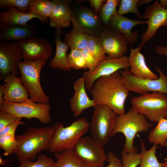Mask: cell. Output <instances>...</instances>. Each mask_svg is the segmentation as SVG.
I'll use <instances>...</instances> for the list:
<instances>
[{
  "instance_id": "cell-9",
  "label": "cell",
  "mask_w": 167,
  "mask_h": 167,
  "mask_svg": "<svg viewBox=\"0 0 167 167\" xmlns=\"http://www.w3.org/2000/svg\"><path fill=\"white\" fill-rule=\"evenodd\" d=\"M49 104L34 102L31 98L19 103L3 100L0 110L9 113L16 118H35L44 124L51 121Z\"/></svg>"
},
{
  "instance_id": "cell-47",
  "label": "cell",
  "mask_w": 167,
  "mask_h": 167,
  "mask_svg": "<svg viewBox=\"0 0 167 167\" xmlns=\"http://www.w3.org/2000/svg\"><path fill=\"white\" fill-rule=\"evenodd\" d=\"M159 2L165 8L167 7V0H161Z\"/></svg>"
},
{
  "instance_id": "cell-41",
  "label": "cell",
  "mask_w": 167,
  "mask_h": 167,
  "mask_svg": "<svg viewBox=\"0 0 167 167\" xmlns=\"http://www.w3.org/2000/svg\"><path fill=\"white\" fill-rule=\"evenodd\" d=\"M106 156L107 161L109 162L106 167H123L122 161L113 152H108Z\"/></svg>"
},
{
  "instance_id": "cell-40",
  "label": "cell",
  "mask_w": 167,
  "mask_h": 167,
  "mask_svg": "<svg viewBox=\"0 0 167 167\" xmlns=\"http://www.w3.org/2000/svg\"><path fill=\"white\" fill-rule=\"evenodd\" d=\"M22 118H18L13 123L9 125L0 131V136L10 135L15 136V134L17 127L21 125L25 124V123L21 120Z\"/></svg>"
},
{
  "instance_id": "cell-20",
  "label": "cell",
  "mask_w": 167,
  "mask_h": 167,
  "mask_svg": "<svg viewBox=\"0 0 167 167\" xmlns=\"http://www.w3.org/2000/svg\"><path fill=\"white\" fill-rule=\"evenodd\" d=\"M139 46L130 49L129 57L130 72L135 77L142 79H156L158 76L147 66L144 56L140 52Z\"/></svg>"
},
{
  "instance_id": "cell-42",
  "label": "cell",
  "mask_w": 167,
  "mask_h": 167,
  "mask_svg": "<svg viewBox=\"0 0 167 167\" xmlns=\"http://www.w3.org/2000/svg\"><path fill=\"white\" fill-rule=\"evenodd\" d=\"M91 6L95 12L99 15L102 6L104 2H106L105 0H89L88 1Z\"/></svg>"
},
{
  "instance_id": "cell-44",
  "label": "cell",
  "mask_w": 167,
  "mask_h": 167,
  "mask_svg": "<svg viewBox=\"0 0 167 167\" xmlns=\"http://www.w3.org/2000/svg\"><path fill=\"white\" fill-rule=\"evenodd\" d=\"M5 83L0 86V106L2 105L4 100L3 96L5 93Z\"/></svg>"
},
{
  "instance_id": "cell-35",
  "label": "cell",
  "mask_w": 167,
  "mask_h": 167,
  "mask_svg": "<svg viewBox=\"0 0 167 167\" xmlns=\"http://www.w3.org/2000/svg\"><path fill=\"white\" fill-rule=\"evenodd\" d=\"M17 145L15 136L10 135L0 136V147L4 151L3 154L4 156H6L15 153Z\"/></svg>"
},
{
  "instance_id": "cell-8",
  "label": "cell",
  "mask_w": 167,
  "mask_h": 167,
  "mask_svg": "<svg viewBox=\"0 0 167 167\" xmlns=\"http://www.w3.org/2000/svg\"><path fill=\"white\" fill-rule=\"evenodd\" d=\"M131 102L134 110L152 122H158L164 118L167 110V96L161 92L134 96Z\"/></svg>"
},
{
  "instance_id": "cell-28",
  "label": "cell",
  "mask_w": 167,
  "mask_h": 167,
  "mask_svg": "<svg viewBox=\"0 0 167 167\" xmlns=\"http://www.w3.org/2000/svg\"><path fill=\"white\" fill-rule=\"evenodd\" d=\"M58 0H32L28 8V12L41 16L45 20L49 17Z\"/></svg>"
},
{
  "instance_id": "cell-1",
  "label": "cell",
  "mask_w": 167,
  "mask_h": 167,
  "mask_svg": "<svg viewBox=\"0 0 167 167\" xmlns=\"http://www.w3.org/2000/svg\"><path fill=\"white\" fill-rule=\"evenodd\" d=\"M90 92L96 104L109 106L118 115L126 113L124 105L129 96V91L119 71L98 78Z\"/></svg>"
},
{
  "instance_id": "cell-4",
  "label": "cell",
  "mask_w": 167,
  "mask_h": 167,
  "mask_svg": "<svg viewBox=\"0 0 167 167\" xmlns=\"http://www.w3.org/2000/svg\"><path fill=\"white\" fill-rule=\"evenodd\" d=\"M152 126L144 115L137 113L131 108L127 112L117 115L113 136L118 133H122L125 137V142L122 151L130 152L136 148L133 143L136 134L139 132L148 131Z\"/></svg>"
},
{
  "instance_id": "cell-6",
  "label": "cell",
  "mask_w": 167,
  "mask_h": 167,
  "mask_svg": "<svg viewBox=\"0 0 167 167\" xmlns=\"http://www.w3.org/2000/svg\"><path fill=\"white\" fill-rule=\"evenodd\" d=\"M89 130L91 136L104 147L113 136L117 114L109 106L97 104L94 107Z\"/></svg>"
},
{
  "instance_id": "cell-2",
  "label": "cell",
  "mask_w": 167,
  "mask_h": 167,
  "mask_svg": "<svg viewBox=\"0 0 167 167\" xmlns=\"http://www.w3.org/2000/svg\"><path fill=\"white\" fill-rule=\"evenodd\" d=\"M55 131L54 126L29 127L23 134L15 136L17 145L15 154L18 161H32L42 150L48 151Z\"/></svg>"
},
{
  "instance_id": "cell-43",
  "label": "cell",
  "mask_w": 167,
  "mask_h": 167,
  "mask_svg": "<svg viewBox=\"0 0 167 167\" xmlns=\"http://www.w3.org/2000/svg\"><path fill=\"white\" fill-rule=\"evenodd\" d=\"M156 51L159 54L164 55L167 57V46H158L156 49Z\"/></svg>"
},
{
  "instance_id": "cell-11",
  "label": "cell",
  "mask_w": 167,
  "mask_h": 167,
  "mask_svg": "<svg viewBox=\"0 0 167 167\" xmlns=\"http://www.w3.org/2000/svg\"><path fill=\"white\" fill-rule=\"evenodd\" d=\"M160 75L156 79H144L137 77L129 70H121L119 72L121 75L123 83L129 91L141 94L149 92H159L167 95V75L159 68L155 66Z\"/></svg>"
},
{
  "instance_id": "cell-24",
  "label": "cell",
  "mask_w": 167,
  "mask_h": 167,
  "mask_svg": "<svg viewBox=\"0 0 167 167\" xmlns=\"http://www.w3.org/2000/svg\"><path fill=\"white\" fill-rule=\"evenodd\" d=\"M56 42V51L54 57L51 60L50 66L53 69H58L64 71H70L67 52L70 48L64 41H62L58 33Z\"/></svg>"
},
{
  "instance_id": "cell-14",
  "label": "cell",
  "mask_w": 167,
  "mask_h": 167,
  "mask_svg": "<svg viewBox=\"0 0 167 167\" xmlns=\"http://www.w3.org/2000/svg\"><path fill=\"white\" fill-rule=\"evenodd\" d=\"M108 58H118L124 56L128 44L122 34L110 28H105L97 37Z\"/></svg>"
},
{
  "instance_id": "cell-37",
  "label": "cell",
  "mask_w": 167,
  "mask_h": 167,
  "mask_svg": "<svg viewBox=\"0 0 167 167\" xmlns=\"http://www.w3.org/2000/svg\"><path fill=\"white\" fill-rule=\"evenodd\" d=\"M32 0H0V8L2 9L12 7L17 8L23 12H28V8Z\"/></svg>"
},
{
  "instance_id": "cell-30",
  "label": "cell",
  "mask_w": 167,
  "mask_h": 167,
  "mask_svg": "<svg viewBox=\"0 0 167 167\" xmlns=\"http://www.w3.org/2000/svg\"><path fill=\"white\" fill-rule=\"evenodd\" d=\"M103 4L98 15L104 28L108 27L111 18L117 14V7L120 4L119 0H107Z\"/></svg>"
},
{
  "instance_id": "cell-5",
  "label": "cell",
  "mask_w": 167,
  "mask_h": 167,
  "mask_svg": "<svg viewBox=\"0 0 167 167\" xmlns=\"http://www.w3.org/2000/svg\"><path fill=\"white\" fill-rule=\"evenodd\" d=\"M47 62L43 59L21 61L18 68L20 81L28 89L30 98L36 102L49 104V98L42 90L40 79L41 70Z\"/></svg>"
},
{
  "instance_id": "cell-16",
  "label": "cell",
  "mask_w": 167,
  "mask_h": 167,
  "mask_svg": "<svg viewBox=\"0 0 167 167\" xmlns=\"http://www.w3.org/2000/svg\"><path fill=\"white\" fill-rule=\"evenodd\" d=\"M16 42L22 51L24 61H47L52 55V45L43 38L34 36Z\"/></svg>"
},
{
  "instance_id": "cell-7",
  "label": "cell",
  "mask_w": 167,
  "mask_h": 167,
  "mask_svg": "<svg viewBox=\"0 0 167 167\" xmlns=\"http://www.w3.org/2000/svg\"><path fill=\"white\" fill-rule=\"evenodd\" d=\"M70 6L71 22L73 28L89 35L98 37L105 28L94 9L79 1L70 2Z\"/></svg>"
},
{
  "instance_id": "cell-36",
  "label": "cell",
  "mask_w": 167,
  "mask_h": 167,
  "mask_svg": "<svg viewBox=\"0 0 167 167\" xmlns=\"http://www.w3.org/2000/svg\"><path fill=\"white\" fill-rule=\"evenodd\" d=\"M121 161L123 167H137L140 162V154L136 147L134 150L126 153L122 151Z\"/></svg>"
},
{
  "instance_id": "cell-45",
  "label": "cell",
  "mask_w": 167,
  "mask_h": 167,
  "mask_svg": "<svg viewBox=\"0 0 167 167\" xmlns=\"http://www.w3.org/2000/svg\"><path fill=\"white\" fill-rule=\"evenodd\" d=\"M151 1L150 0H139L137 6H139L145 4H148Z\"/></svg>"
},
{
  "instance_id": "cell-3",
  "label": "cell",
  "mask_w": 167,
  "mask_h": 167,
  "mask_svg": "<svg viewBox=\"0 0 167 167\" xmlns=\"http://www.w3.org/2000/svg\"><path fill=\"white\" fill-rule=\"evenodd\" d=\"M90 124L84 117L78 118L66 127L61 123H56L54 126L55 132L48 151L54 153L73 149L78 140L89 130Z\"/></svg>"
},
{
  "instance_id": "cell-18",
  "label": "cell",
  "mask_w": 167,
  "mask_h": 167,
  "mask_svg": "<svg viewBox=\"0 0 167 167\" xmlns=\"http://www.w3.org/2000/svg\"><path fill=\"white\" fill-rule=\"evenodd\" d=\"M5 83L4 100L19 103L28 99V92L21 83L19 77L10 74L4 79Z\"/></svg>"
},
{
  "instance_id": "cell-39",
  "label": "cell",
  "mask_w": 167,
  "mask_h": 167,
  "mask_svg": "<svg viewBox=\"0 0 167 167\" xmlns=\"http://www.w3.org/2000/svg\"><path fill=\"white\" fill-rule=\"evenodd\" d=\"M17 118L9 113L0 110V131L14 122Z\"/></svg>"
},
{
  "instance_id": "cell-22",
  "label": "cell",
  "mask_w": 167,
  "mask_h": 167,
  "mask_svg": "<svg viewBox=\"0 0 167 167\" xmlns=\"http://www.w3.org/2000/svg\"><path fill=\"white\" fill-rule=\"evenodd\" d=\"M70 0H58L49 17L50 27L56 28L58 33L61 28L69 27L71 24Z\"/></svg>"
},
{
  "instance_id": "cell-31",
  "label": "cell",
  "mask_w": 167,
  "mask_h": 167,
  "mask_svg": "<svg viewBox=\"0 0 167 167\" xmlns=\"http://www.w3.org/2000/svg\"><path fill=\"white\" fill-rule=\"evenodd\" d=\"M87 49L91 54L99 62L107 58L97 37L89 35Z\"/></svg>"
},
{
  "instance_id": "cell-21",
  "label": "cell",
  "mask_w": 167,
  "mask_h": 167,
  "mask_svg": "<svg viewBox=\"0 0 167 167\" xmlns=\"http://www.w3.org/2000/svg\"><path fill=\"white\" fill-rule=\"evenodd\" d=\"M7 11L0 14V24L6 26H18L26 27L27 23L33 18L41 21H45L43 18L29 12H23L17 8L12 7L6 8Z\"/></svg>"
},
{
  "instance_id": "cell-17",
  "label": "cell",
  "mask_w": 167,
  "mask_h": 167,
  "mask_svg": "<svg viewBox=\"0 0 167 167\" xmlns=\"http://www.w3.org/2000/svg\"><path fill=\"white\" fill-rule=\"evenodd\" d=\"M74 93L69 101L71 111L75 117L79 116L85 109L94 107L96 104L88 96L85 87V78L84 75L75 81L73 84Z\"/></svg>"
},
{
  "instance_id": "cell-26",
  "label": "cell",
  "mask_w": 167,
  "mask_h": 167,
  "mask_svg": "<svg viewBox=\"0 0 167 167\" xmlns=\"http://www.w3.org/2000/svg\"><path fill=\"white\" fill-rule=\"evenodd\" d=\"M89 35L73 29L65 34L64 41L71 49L80 50L87 48Z\"/></svg>"
},
{
  "instance_id": "cell-50",
  "label": "cell",
  "mask_w": 167,
  "mask_h": 167,
  "mask_svg": "<svg viewBox=\"0 0 167 167\" xmlns=\"http://www.w3.org/2000/svg\"></svg>"
},
{
  "instance_id": "cell-25",
  "label": "cell",
  "mask_w": 167,
  "mask_h": 167,
  "mask_svg": "<svg viewBox=\"0 0 167 167\" xmlns=\"http://www.w3.org/2000/svg\"><path fill=\"white\" fill-rule=\"evenodd\" d=\"M149 142L161 147L167 146V119L163 118L148 135Z\"/></svg>"
},
{
  "instance_id": "cell-19",
  "label": "cell",
  "mask_w": 167,
  "mask_h": 167,
  "mask_svg": "<svg viewBox=\"0 0 167 167\" xmlns=\"http://www.w3.org/2000/svg\"><path fill=\"white\" fill-rule=\"evenodd\" d=\"M146 24V21L132 20L117 14L111 18L108 27L123 34L127 38L128 44L131 45L136 41L138 37L137 31L132 32V28L138 24Z\"/></svg>"
},
{
  "instance_id": "cell-13",
  "label": "cell",
  "mask_w": 167,
  "mask_h": 167,
  "mask_svg": "<svg viewBox=\"0 0 167 167\" xmlns=\"http://www.w3.org/2000/svg\"><path fill=\"white\" fill-rule=\"evenodd\" d=\"M130 68L129 58L124 56L118 58H108L100 61L95 71H88L83 74L85 78V87L88 91L92 89L94 82L98 78L111 75L121 69L129 70Z\"/></svg>"
},
{
  "instance_id": "cell-46",
  "label": "cell",
  "mask_w": 167,
  "mask_h": 167,
  "mask_svg": "<svg viewBox=\"0 0 167 167\" xmlns=\"http://www.w3.org/2000/svg\"><path fill=\"white\" fill-rule=\"evenodd\" d=\"M10 162L9 161L6 160H4L2 159V157L0 156V165L1 166H6Z\"/></svg>"
},
{
  "instance_id": "cell-10",
  "label": "cell",
  "mask_w": 167,
  "mask_h": 167,
  "mask_svg": "<svg viewBox=\"0 0 167 167\" xmlns=\"http://www.w3.org/2000/svg\"><path fill=\"white\" fill-rule=\"evenodd\" d=\"M104 147L91 136L81 137L73 149L76 156L87 167H103L107 161Z\"/></svg>"
},
{
  "instance_id": "cell-29",
  "label": "cell",
  "mask_w": 167,
  "mask_h": 167,
  "mask_svg": "<svg viewBox=\"0 0 167 167\" xmlns=\"http://www.w3.org/2000/svg\"><path fill=\"white\" fill-rule=\"evenodd\" d=\"M141 145L140 162L139 167H162V163H160L156 156L157 145L153 144L149 150H147L141 138L139 137Z\"/></svg>"
},
{
  "instance_id": "cell-15",
  "label": "cell",
  "mask_w": 167,
  "mask_h": 167,
  "mask_svg": "<svg viewBox=\"0 0 167 167\" xmlns=\"http://www.w3.org/2000/svg\"><path fill=\"white\" fill-rule=\"evenodd\" d=\"M144 19H147L148 27L146 32L142 36V41L139 46L141 48L144 44L156 34L161 27L167 26V8L163 6L159 1H156L146 8Z\"/></svg>"
},
{
  "instance_id": "cell-23",
  "label": "cell",
  "mask_w": 167,
  "mask_h": 167,
  "mask_svg": "<svg viewBox=\"0 0 167 167\" xmlns=\"http://www.w3.org/2000/svg\"><path fill=\"white\" fill-rule=\"evenodd\" d=\"M34 32L32 26H6L0 25L1 41H14L15 42L34 36Z\"/></svg>"
},
{
  "instance_id": "cell-27",
  "label": "cell",
  "mask_w": 167,
  "mask_h": 167,
  "mask_svg": "<svg viewBox=\"0 0 167 167\" xmlns=\"http://www.w3.org/2000/svg\"><path fill=\"white\" fill-rule=\"evenodd\" d=\"M54 154L56 159L54 167H87L77 157L73 149Z\"/></svg>"
},
{
  "instance_id": "cell-38",
  "label": "cell",
  "mask_w": 167,
  "mask_h": 167,
  "mask_svg": "<svg viewBox=\"0 0 167 167\" xmlns=\"http://www.w3.org/2000/svg\"><path fill=\"white\" fill-rule=\"evenodd\" d=\"M81 51L88 69V71L90 72L93 71L97 67L100 62L91 54L87 48L83 49Z\"/></svg>"
},
{
  "instance_id": "cell-12",
  "label": "cell",
  "mask_w": 167,
  "mask_h": 167,
  "mask_svg": "<svg viewBox=\"0 0 167 167\" xmlns=\"http://www.w3.org/2000/svg\"><path fill=\"white\" fill-rule=\"evenodd\" d=\"M23 58L22 51L16 42L0 41V79L11 74L18 75V65Z\"/></svg>"
},
{
  "instance_id": "cell-34",
  "label": "cell",
  "mask_w": 167,
  "mask_h": 167,
  "mask_svg": "<svg viewBox=\"0 0 167 167\" xmlns=\"http://www.w3.org/2000/svg\"><path fill=\"white\" fill-rule=\"evenodd\" d=\"M139 0H121L117 11V14L120 15L129 13L135 14L139 18L144 19L143 15L138 10L137 4Z\"/></svg>"
},
{
  "instance_id": "cell-32",
  "label": "cell",
  "mask_w": 167,
  "mask_h": 167,
  "mask_svg": "<svg viewBox=\"0 0 167 167\" xmlns=\"http://www.w3.org/2000/svg\"><path fill=\"white\" fill-rule=\"evenodd\" d=\"M19 162L18 167H54L56 164V162L52 158L41 153L39 154L37 160L35 162L25 159Z\"/></svg>"
},
{
  "instance_id": "cell-33",
  "label": "cell",
  "mask_w": 167,
  "mask_h": 167,
  "mask_svg": "<svg viewBox=\"0 0 167 167\" xmlns=\"http://www.w3.org/2000/svg\"><path fill=\"white\" fill-rule=\"evenodd\" d=\"M68 60L71 68L77 70L88 68L81 50L71 49V51L68 55Z\"/></svg>"
},
{
  "instance_id": "cell-49",
  "label": "cell",
  "mask_w": 167,
  "mask_h": 167,
  "mask_svg": "<svg viewBox=\"0 0 167 167\" xmlns=\"http://www.w3.org/2000/svg\"><path fill=\"white\" fill-rule=\"evenodd\" d=\"M164 118L167 119V110L166 112Z\"/></svg>"
},
{
  "instance_id": "cell-48",
  "label": "cell",
  "mask_w": 167,
  "mask_h": 167,
  "mask_svg": "<svg viewBox=\"0 0 167 167\" xmlns=\"http://www.w3.org/2000/svg\"><path fill=\"white\" fill-rule=\"evenodd\" d=\"M162 167H167V156L165 159L164 161L162 163Z\"/></svg>"
}]
</instances>
